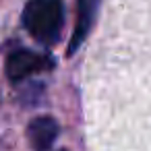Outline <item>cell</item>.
Listing matches in <instances>:
<instances>
[{
  "mask_svg": "<svg viewBox=\"0 0 151 151\" xmlns=\"http://www.w3.org/2000/svg\"><path fill=\"white\" fill-rule=\"evenodd\" d=\"M25 29L42 44H56L64 25L62 0H29L23 11Z\"/></svg>",
  "mask_w": 151,
  "mask_h": 151,
  "instance_id": "cell-1",
  "label": "cell"
},
{
  "mask_svg": "<svg viewBox=\"0 0 151 151\" xmlns=\"http://www.w3.org/2000/svg\"><path fill=\"white\" fill-rule=\"evenodd\" d=\"M52 68V60L44 54L31 52V50H15L6 58V75L13 83L27 79L33 73Z\"/></svg>",
  "mask_w": 151,
  "mask_h": 151,
  "instance_id": "cell-2",
  "label": "cell"
},
{
  "mask_svg": "<svg viewBox=\"0 0 151 151\" xmlns=\"http://www.w3.org/2000/svg\"><path fill=\"white\" fill-rule=\"evenodd\" d=\"M97 6H99V0H77V23H75V31L68 44V56L75 54L79 50V46L83 44V40L87 37L95 15H97Z\"/></svg>",
  "mask_w": 151,
  "mask_h": 151,
  "instance_id": "cell-3",
  "label": "cell"
},
{
  "mask_svg": "<svg viewBox=\"0 0 151 151\" xmlns=\"http://www.w3.org/2000/svg\"><path fill=\"white\" fill-rule=\"evenodd\" d=\"M60 128H58V122L52 118V116H40L35 120H31L29 128H27V137H29V143L35 151H46L54 145L56 137H58Z\"/></svg>",
  "mask_w": 151,
  "mask_h": 151,
  "instance_id": "cell-4",
  "label": "cell"
}]
</instances>
